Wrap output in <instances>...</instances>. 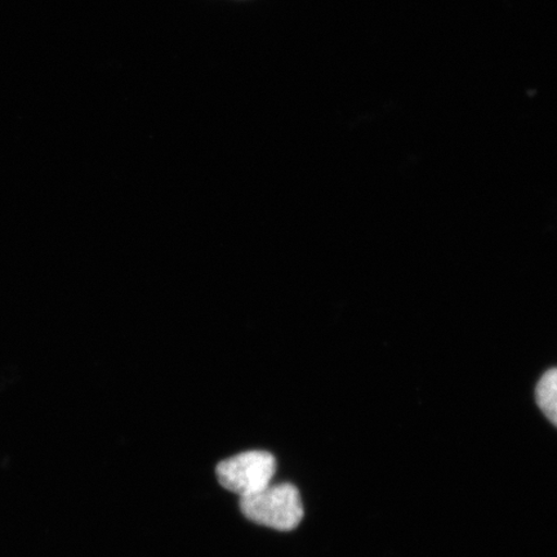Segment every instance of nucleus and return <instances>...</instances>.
Listing matches in <instances>:
<instances>
[{
	"label": "nucleus",
	"instance_id": "1",
	"mask_svg": "<svg viewBox=\"0 0 557 557\" xmlns=\"http://www.w3.org/2000/svg\"><path fill=\"white\" fill-rule=\"evenodd\" d=\"M240 510L256 524L290 532L301 524L304 505L294 484L269 485L267 490L240 498Z\"/></svg>",
	"mask_w": 557,
	"mask_h": 557
},
{
	"label": "nucleus",
	"instance_id": "2",
	"mask_svg": "<svg viewBox=\"0 0 557 557\" xmlns=\"http://www.w3.org/2000/svg\"><path fill=\"white\" fill-rule=\"evenodd\" d=\"M218 479L228 492L240 498L267 490L276 472V459L262 450L244 451L218 465Z\"/></svg>",
	"mask_w": 557,
	"mask_h": 557
},
{
	"label": "nucleus",
	"instance_id": "3",
	"mask_svg": "<svg viewBox=\"0 0 557 557\" xmlns=\"http://www.w3.org/2000/svg\"><path fill=\"white\" fill-rule=\"evenodd\" d=\"M537 403L542 412L557 426V368L543 374L537 386Z\"/></svg>",
	"mask_w": 557,
	"mask_h": 557
}]
</instances>
